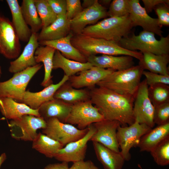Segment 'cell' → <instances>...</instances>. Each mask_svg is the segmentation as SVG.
<instances>
[{
  "mask_svg": "<svg viewBox=\"0 0 169 169\" xmlns=\"http://www.w3.org/2000/svg\"><path fill=\"white\" fill-rule=\"evenodd\" d=\"M6 158V155L5 153L2 154L0 156V167Z\"/></svg>",
  "mask_w": 169,
  "mask_h": 169,
  "instance_id": "obj_48",
  "label": "cell"
},
{
  "mask_svg": "<svg viewBox=\"0 0 169 169\" xmlns=\"http://www.w3.org/2000/svg\"><path fill=\"white\" fill-rule=\"evenodd\" d=\"M89 90L90 101L105 120L117 121L122 126L130 125L135 122L133 113L134 96L121 95L98 86Z\"/></svg>",
  "mask_w": 169,
  "mask_h": 169,
  "instance_id": "obj_1",
  "label": "cell"
},
{
  "mask_svg": "<svg viewBox=\"0 0 169 169\" xmlns=\"http://www.w3.org/2000/svg\"><path fill=\"white\" fill-rule=\"evenodd\" d=\"M32 141L33 149L49 158H54L58 151L64 147L58 141L40 132Z\"/></svg>",
  "mask_w": 169,
  "mask_h": 169,
  "instance_id": "obj_32",
  "label": "cell"
},
{
  "mask_svg": "<svg viewBox=\"0 0 169 169\" xmlns=\"http://www.w3.org/2000/svg\"><path fill=\"white\" fill-rule=\"evenodd\" d=\"M108 16L106 8L96 0L91 7L84 9L76 17L70 21V30L74 35L81 33L83 30L89 24L94 25L100 19Z\"/></svg>",
  "mask_w": 169,
  "mask_h": 169,
  "instance_id": "obj_15",
  "label": "cell"
},
{
  "mask_svg": "<svg viewBox=\"0 0 169 169\" xmlns=\"http://www.w3.org/2000/svg\"><path fill=\"white\" fill-rule=\"evenodd\" d=\"M43 66L40 63L38 64L14 73L6 81L0 82V98H10L21 103L30 81Z\"/></svg>",
  "mask_w": 169,
  "mask_h": 169,
  "instance_id": "obj_6",
  "label": "cell"
},
{
  "mask_svg": "<svg viewBox=\"0 0 169 169\" xmlns=\"http://www.w3.org/2000/svg\"><path fill=\"white\" fill-rule=\"evenodd\" d=\"M89 169H100L92 161Z\"/></svg>",
  "mask_w": 169,
  "mask_h": 169,
  "instance_id": "obj_49",
  "label": "cell"
},
{
  "mask_svg": "<svg viewBox=\"0 0 169 169\" xmlns=\"http://www.w3.org/2000/svg\"><path fill=\"white\" fill-rule=\"evenodd\" d=\"M39 17L42 21V28H45L52 23L57 18L47 0H34Z\"/></svg>",
  "mask_w": 169,
  "mask_h": 169,
  "instance_id": "obj_35",
  "label": "cell"
},
{
  "mask_svg": "<svg viewBox=\"0 0 169 169\" xmlns=\"http://www.w3.org/2000/svg\"><path fill=\"white\" fill-rule=\"evenodd\" d=\"M87 59L93 66L115 71L129 68L134 66V64L133 57L128 55H92L87 57Z\"/></svg>",
  "mask_w": 169,
  "mask_h": 169,
  "instance_id": "obj_19",
  "label": "cell"
},
{
  "mask_svg": "<svg viewBox=\"0 0 169 169\" xmlns=\"http://www.w3.org/2000/svg\"><path fill=\"white\" fill-rule=\"evenodd\" d=\"M37 36L38 33H32L22 53L17 59L10 62L8 68L10 72L14 74L38 64L34 58L35 52L39 45Z\"/></svg>",
  "mask_w": 169,
  "mask_h": 169,
  "instance_id": "obj_18",
  "label": "cell"
},
{
  "mask_svg": "<svg viewBox=\"0 0 169 169\" xmlns=\"http://www.w3.org/2000/svg\"><path fill=\"white\" fill-rule=\"evenodd\" d=\"M115 71L93 66L89 69L79 72L77 75L69 77L68 82L75 89L86 87L90 89L95 87L98 83Z\"/></svg>",
  "mask_w": 169,
  "mask_h": 169,
  "instance_id": "obj_17",
  "label": "cell"
},
{
  "mask_svg": "<svg viewBox=\"0 0 169 169\" xmlns=\"http://www.w3.org/2000/svg\"><path fill=\"white\" fill-rule=\"evenodd\" d=\"M54 13L57 16L66 15V0H47Z\"/></svg>",
  "mask_w": 169,
  "mask_h": 169,
  "instance_id": "obj_42",
  "label": "cell"
},
{
  "mask_svg": "<svg viewBox=\"0 0 169 169\" xmlns=\"http://www.w3.org/2000/svg\"><path fill=\"white\" fill-rule=\"evenodd\" d=\"M150 99L154 106L169 102V86L164 84H155L148 87Z\"/></svg>",
  "mask_w": 169,
  "mask_h": 169,
  "instance_id": "obj_34",
  "label": "cell"
},
{
  "mask_svg": "<svg viewBox=\"0 0 169 169\" xmlns=\"http://www.w3.org/2000/svg\"><path fill=\"white\" fill-rule=\"evenodd\" d=\"M92 142L97 158L104 169H122L125 161L120 152H115L99 143Z\"/></svg>",
  "mask_w": 169,
  "mask_h": 169,
  "instance_id": "obj_26",
  "label": "cell"
},
{
  "mask_svg": "<svg viewBox=\"0 0 169 169\" xmlns=\"http://www.w3.org/2000/svg\"><path fill=\"white\" fill-rule=\"evenodd\" d=\"M169 136V122L151 129L141 138L138 147L141 151L151 152Z\"/></svg>",
  "mask_w": 169,
  "mask_h": 169,
  "instance_id": "obj_28",
  "label": "cell"
},
{
  "mask_svg": "<svg viewBox=\"0 0 169 169\" xmlns=\"http://www.w3.org/2000/svg\"><path fill=\"white\" fill-rule=\"evenodd\" d=\"M68 163L61 162L60 163L48 165L43 169H68Z\"/></svg>",
  "mask_w": 169,
  "mask_h": 169,
  "instance_id": "obj_45",
  "label": "cell"
},
{
  "mask_svg": "<svg viewBox=\"0 0 169 169\" xmlns=\"http://www.w3.org/2000/svg\"><path fill=\"white\" fill-rule=\"evenodd\" d=\"M151 129L136 121L129 125L119 126L116 133L117 139L121 150L120 153L125 161H129L131 159V149L137 147L141 137Z\"/></svg>",
  "mask_w": 169,
  "mask_h": 169,
  "instance_id": "obj_8",
  "label": "cell"
},
{
  "mask_svg": "<svg viewBox=\"0 0 169 169\" xmlns=\"http://www.w3.org/2000/svg\"><path fill=\"white\" fill-rule=\"evenodd\" d=\"M151 32L143 30L136 35L132 33L130 35L122 38L118 43L125 49L132 51L137 50L141 52H148L159 55L169 54V36L161 37L159 40Z\"/></svg>",
  "mask_w": 169,
  "mask_h": 169,
  "instance_id": "obj_5",
  "label": "cell"
},
{
  "mask_svg": "<svg viewBox=\"0 0 169 169\" xmlns=\"http://www.w3.org/2000/svg\"><path fill=\"white\" fill-rule=\"evenodd\" d=\"M148 87L145 79L141 82L134 96L133 113L135 121L152 128L155 125L154 107L149 96Z\"/></svg>",
  "mask_w": 169,
  "mask_h": 169,
  "instance_id": "obj_10",
  "label": "cell"
},
{
  "mask_svg": "<svg viewBox=\"0 0 169 169\" xmlns=\"http://www.w3.org/2000/svg\"><path fill=\"white\" fill-rule=\"evenodd\" d=\"M67 19L70 21L76 17L83 9L80 0H66Z\"/></svg>",
  "mask_w": 169,
  "mask_h": 169,
  "instance_id": "obj_41",
  "label": "cell"
},
{
  "mask_svg": "<svg viewBox=\"0 0 169 169\" xmlns=\"http://www.w3.org/2000/svg\"><path fill=\"white\" fill-rule=\"evenodd\" d=\"M42 133L57 141L64 146L67 144L78 140L84 137L89 130V127L80 130L73 125L62 122L55 118L46 121Z\"/></svg>",
  "mask_w": 169,
  "mask_h": 169,
  "instance_id": "obj_7",
  "label": "cell"
},
{
  "mask_svg": "<svg viewBox=\"0 0 169 169\" xmlns=\"http://www.w3.org/2000/svg\"><path fill=\"white\" fill-rule=\"evenodd\" d=\"M46 125V121L41 116L26 115L19 119L11 120L8 125L13 138L33 141L37 135V130L44 129Z\"/></svg>",
  "mask_w": 169,
  "mask_h": 169,
  "instance_id": "obj_9",
  "label": "cell"
},
{
  "mask_svg": "<svg viewBox=\"0 0 169 169\" xmlns=\"http://www.w3.org/2000/svg\"><path fill=\"white\" fill-rule=\"evenodd\" d=\"M143 75L146 77L145 79L148 86L159 84H169V76L144 70L143 71Z\"/></svg>",
  "mask_w": 169,
  "mask_h": 169,
  "instance_id": "obj_40",
  "label": "cell"
},
{
  "mask_svg": "<svg viewBox=\"0 0 169 169\" xmlns=\"http://www.w3.org/2000/svg\"><path fill=\"white\" fill-rule=\"evenodd\" d=\"M2 69H1V66H0V77L1 76V75L2 74Z\"/></svg>",
  "mask_w": 169,
  "mask_h": 169,
  "instance_id": "obj_50",
  "label": "cell"
},
{
  "mask_svg": "<svg viewBox=\"0 0 169 169\" xmlns=\"http://www.w3.org/2000/svg\"><path fill=\"white\" fill-rule=\"evenodd\" d=\"M144 8L148 13L152 11L157 5L162 3H169V0H142Z\"/></svg>",
  "mask_w": 169,
  "mask_h": 169,
  "instance_id": "obj_43",
  "label": "cell"
},
{
  "mask_svg": "<svg viewBox=\"0 0 169 169\" xmlns=\"http://www.w3.org/2000/svg\"><path fill=\"white\" fill-rule=\"evenodd\" d=\"M73 35L70 32L66 36L58 39L38 43L40 45L48 46L54 48L68 59L83 63L87 62V58L72 44L71 39Z\"/></svg>",
  "mask_w": 169,
  "mask_h": 169,
  "instance_id": "obj_23",
  "label": "cell"
},
{
  "mask_svg": "<svg viewBox=\"0 0 169 169\" xmlns=\"http://www.w3.org/2000/svg\"><path fill=\"white\" fill-rule=\"evenodd\" d=\"M73 105L57 99L47 101L38 109L40 116L46 121L52 118H55L64 123L66 121Z\"/></svg>",
  "mask_w": 169,
  "mask_h": 169,
  "instance_id": "obj_21",
  "label": "cell"
},
{
  "mask_svg": "<svg viewBox=\"0 0 169 169\" xmlns=\"http://www.w3.org/2000/svg\"><path fill=\"white\" fill-rule=\"evenodd\" d=\"M69 77L64 75L58 83L52 84L38 92L27 90L24 93L21 103L33 110H37L44 103L53 100L55 93L59 88L68 81Z\"/></svg>",
  "mask_w": 169,
  "mask_h": 169,
  "instance_id": "obj_20",
  "label": "cell"
},
{
  "mask_svg": "<svg viewBox=\"0 0 169 169\" xmlns=\"http://www.w3.org/2000/svg\"><path fill=\"white\" fill-rule=\"evenodd\" d=\"M96 0H84L81 4L83 9L89 8L92 6L95 3Z\"/></svg>",
  "mask_w": 169,
  "mask_h": 169,
  "instance_id": "obj_46",
  "label": "cell"
},
{
  "mask_svg": "<svg viewBox=\"0 0 169 169\" xmlns=\"http://www.w3.org/2000/svg\"><path fill=\"white\" fill-rule=\"evenodd\" d=\"M93 66L88 62L83 63L68 59L57 50H56L53 57V69H62L64 75L69 77L81 71L89 69Z\"/></svg>",
  "mask_w": 169,
  "mask_h": 169,
  "instance_id": "obj_31",
  "label": "cell"
},
{
  "mask_svg": "<svg viewBox=\"0 0 169 169\" xmlns=\"http://www.w3.org/2000/svg\"><path fill=\"white\" fill-rule=\"evenodd\" d=\"M155 162L158 165L164 166L169 164V136L167 137L151 152Z\"/></svg>",
  "mask_w": 169,
  "mask_h": 169,
  "instance_id": "obj_36",
  "label": "cell"
},
{
  "mask_svg": "<svg viewBox=\"0 0 169 169\" xmlns=\"http://www.w3.org/2000/svg\"><path fill=\"white\" fill-rule=\"evenodd\" d=\"M129 17L134 27H141L143 30L154 33L161 37L163 33L157 18L150 16L141 5L139 0H129Z\"/></svg>",
  "mask_w": 169,
  "mask_h": 169,
  "instance_id": "obj_16",
  "label": "cell"
},
{
  "mask_svg": "<svg viewBox=\"0 0 169 169\" xmlns=\"http://www.w3.org/2000/svg\"><path fill=\"white\" fill-rule=\"evenodd\" d=\"M144 70L139 65L115 71L97 84L96 85L119 94L134 96L141 82Z\"/></svg>",
  "mask_w": 169,
  "mask_h": 169,
  "instance_id": "obj_4",
  "label": "cell"
},
{
  "mask_svg": "<svg viewBox=\"0 0 169 169\" xmlns=\"http://www.w3.org/2000/svg\"><path fill=\"white\" fill-rule=\"evenodd\" d=\"M0 111L5 117L11 120L19 119L26 115L40 116L38 109H33L24 103L8 97L0 98Z\"/></svg>",
  "mask_w": 169,
  "mask_h": 169,
  "instance_id": "obj_24",
  "label": "cell"
},
{
  "mask_svg": "<svg viewBox=\"0 0 169 169\" xmlns=\"http://www.w3.org/2000/svg\"><path fill=\"white\" fill-rule=\"evenodd\" d=\"M100 1H99V3L101 4L102 6L103 5L106 6L110 5L111 2V0H100Z\"/></svg>",
  "mask_w": 169,
  "mask_h": 169,
  "instance_id": "obj_47",
  "label": "cell"
},
{
  "mask_svg": "<svg viewBox=\"0 0 169 169\" xmlns=\"http://www.w3.org/2000/svg\"><path fill=\"white\" fill-rule=\"evenodd\" d=\"M91 162L90 160H84L75 162L68 169H89Z\"/></svg>",
  "mask_w": 169,
  "mask_h": 169,
  "instance_id": "obj_44",
  "label": "cell"
},
{
  "mask_svg": "<svg viewBox=\"0 0 169 169\" xmlns=\"http://www.w3.org/2000/svg\"><path fill=\"white\" fill-rule=\"evenodd\" d=\"M70 31V21L66 15L58 16L52 23L38 33V40L39 42L58 39L67 36Z\"/></svg>",
  "mask_w": 169,
  "mask_h": 169,
  "instance_id": "obj_22",
  "label": "cell"
},
{
  "mask_svg": "<svg viewBox=\"0 0 169 169\" xmlns=\"http://www.w3.org/2000/svg\"><path fill=\"white\" fill-rule=\"evenodd\" d=\"M21 46L11 21L0 14V54L9 59H16L21 53Z\"/></svg>",
  "mask_w": 169,
  "mask_h": 169,
  "instance_id": "obj_11",
  "label": "cell"
},
{
  "mask_svg": "<svg viewBox=\"0 0 169 169\" xmlns=\"http://www.w3.org/2000/svg\"><path fill=\"white\" fill-rule=\"evenodd\" d=\"M169 3H163L156 6L154 9L158 16L157 19L159 24L163 26H169Z\"/></svg>",
  "mask_w": 169,
  "mask_h": 169,
  "instance_id": "obj_39",
  "label": "cell"
},
{
  "mask_svg": "<svg viewBox=\"0 0 169 169\" xmlns=\"http://www.w3.org/2000/svg\"><path fill=\"white\" fill-rule=\"evenodd\" d=\"M133 27L129 15L110 17L95 24L87 26L81 34L118 43L122 38L130 34Z\"/></svg>",
  "mask_w": 169,
  "mask_h": 169,
  "instance_id": "obj_3",
  "label": "cell"
},
{
  "mask_svg": "<svg viewBox=\"0 0 169 169\" xmlns=\"http://www.w3.org/2000/svg\"><path fill=\"white\" fill-rule=\"evenodd\" d=\"M56 50L49 46L39 45L35 52L36 63L39 64L42 62L44 66V77L41 84L44 87L53 84L51 73L53 69V59Z\"/></svg>",
  "mask_w": 169,
  "mask_h": 169,
  "instance_id": "obj_30",
  "label": "cell"
},
{
  "mask_svg": "<svg viewBox=\"0 0 169 169\" xmlns=\"http://www.w3.org/2000/svg\"><path fill=\"white\" fill-rule=\"evenodd\" d=\"M104 120V116L90 100L73 105L66 123L77 125L78 129L83 130Z\"/></svg>",
  "mask_w": 169,
  "mask_h": 169,
  "instance_id": "obj_12",
  "label": "cell"
},
{
  "mask_svg": "<svg viewBox=\"0 0 169 169\" xmlns=\"http://www.w3.org/2000/svg\"><path fill=\"white\" fill-rule=\"evenodd\" d=\"M72 45L87 58L97 54L118 56H131L140 60L142 54L137 51H132L120 46L112 41L95 38L82 34L74 35L71 39Z\"/></svg>",
  "mask_w": 169,
  "mask_h": 169,
  "instance_id": "obj_2",
  "label": "cell"
},
{
  "mask_svg": "<svg viewBox=\"0 0 169 169\" xmlns=\"http://www.w3.org/2000/svg\"><path fill=\"white\" fill-rule=\"evenodd\" d=\"M154 107V122L157 125L169 122V102Z\"/></svg>",
  "mask_w": 169,
  "mask_h": 169,
  "instance_id": "obj_38",
  "label": "cell"
},
{
  "mask_svg": "<svg viewBox=\"0 0 169 169\" xmlns=\"http://www.w3.org/2000/svg\"><path fill=\"white\" fill-rule=\"evenodd\" d=\"M6 2L11 14V22L19 39L20 41L28 42L32 33L24 18L18 1L6 0Z\"/></svg>",
  "mask_w": 169,
  "mask_h": 169,
  "instance_id": "obj_27",
  "label": "cell"
},
{
  "mask_svg": "<svg viewBox=\"0 0 169 169\" xmlns=\"http://www.w3.org/2000/svg\"><path fill=\"white\" fill-rule=\"evenodd\" d=\"M88 127L89 130L84 137L66 145L58 151L54 158L60 161L67 163L84 160L88 142L96 131L92 124Z\"/></svg>",
  "mask_w": 169,
  "mask_h": 169,
  "instance_id": "obj_13",
  "label": "cell"
},
{
  "mask_svg": "<svg viewBox=\"0 0 169 169\" xmlns=\"http://www.w3.org/2000/svg\"><path fill=\"white\" fill-rule=\"evenodd\" d=\"M142 56L139 65L144 70L156 74L169 76L168 64L169 54L157 55L148 52H142Z\"/></svg>",
  "mask_w": 169,
  "mask_h": 169,
  "instance_id": "obj_25",
  "label": "cell"
},
{
  "mask_svg": "<svg viewBox=\"0 0 169 169\" xmlns=\"http://www.w3.org/2000/svg\"><path fill=\"white\" fill-rule=\"evenodd\" d=\"M54 98L74 105L80 102L90 100V90L87 88L75 89L67 81L57 90Z\"/></svg>",
  "mask_w": 169,
  "mask_h": 169,
  "instance_id": "obj_29",
  "label": "cell"
},
{
  "mask_svg": "<svg viewBox=\"0 0 169 169\" xmlns=\"http://www.w3.org/2000/svg\"><path fill=\"white\" fill-rule=\"evenodd\" d=\"M96 131L90 139L99 143L116 152H120L116 133L120 123L116 120H104L93 123Z\"/></svg>",
  "mask_w": 169,
  "mask_h": 169,
  "instance_id": "obj_14",
  "label": "cell"
},
{
  "mask_svg": "<svg viewBox=\"0 0 169 169\" xmlns=\"http://www.w3.org/2000/svg\"><path fill=\"white\" fill-rule=\"evenodd\" d=\"M129 0H113L107 11L108 16L122 17L129 15Z\"/></svg>",
  "mask_w": 169,
  "mask_h": 169,
  "instance_id": "obj_37",
  "label": "cell"
},
{
  "mask_svg": "<svg viewBox=\"0 0 169 169\" xmlns=\"http://www.w3.org/2000/svg\"><path fill=\"white\" fill-rule=\"evenodd\" d=\"M20 8L24 18L29 26L32 33H38L42 28V25L34 0H23Z\"/></svg>",
  "mask_w": 169,
  "mask_h": 169,
  "instance_id": "obj_33",
  "label": "cell"
}]
</instances>
